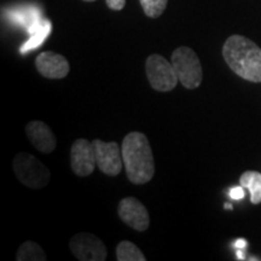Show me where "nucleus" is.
<instances>
[{
	"label": "nucleus",
	"instance_id": "f257e3e1",
	"mask_svg": "<svg viewBox=\"0 0 261 261\" xmlns=\"http://www.w3.org/2000/svg\"><path fill=\"white\" fill-rule=\"evenodd\" d=\"M123 167L127 178L137 185L146 184L155 174V161L149 139L144 133L130 132L122 140Z\"/></svg>",
	"mask_w": 261,
	"mask_h": 261
},
{
	"label": "nucleus",
	"instance_id": "f03ea898",
	"mask_svg": "<svg viewBox=\"0 0 261 261\" xmlns=\"http://www.w3.org/2000/svg\"><path fill=\"white\" fill-rule=\"evenodd\" d=\"M223 56L233 73L250 83H261V48L242 35L225 41Z\"/></svg>",
	"mask_w": 261,
	"mask_h": 261
},
{
	"label": "nucleus",
	"instance_id": "7ed1b4c3",
	"mask_svg": "<svg viewBox=\"0 0 261 261\" xmlns=\"http://www.w3.org/2000/svg\"><path fill=\"white\" fill-rule=\"evenodd\" d=\"M12 167L16 177L24 187L39 190L50 182L51 173L48 168L28 152H19L16 155Z\"/></svg>",
	"mask_w": 261,
	"mask_h": 261
},
{
	"label": "nucleus",
	"instance_id": "20e7f679",
	"mask_svg": "<svg viewBox=\"0 0 261 261\" xmlns=\"http://www.w3.org/2000/svg\"><path fill=\"white\" fill-rule=\"evenodd\" d=\"M171 62L178 75L179 83L185 89L194 90L200 86L203 71H202L201 62L192 48L187 46L178 47L173 52Z\"/></svg>",
	"mask_w": 261,
	"mask_h": 261
},
{
	"label": "nucleus",
	"instance_id": "39448f33",
	"mask_svg": "<svg viewBox=\"0 0 261 261\" xmlns=\"http://www.w3.org/2000/svg\"><path fill=\"white\" fill-rule=\"evenodd\" d=\"M145 71L151 87L159 92L172 91L178 84V75L172 62H168L160 55H151L145 63Z\"/></svg>",
	"mask_w": 261,
	"mask_h": 261
},
{
	"label": "nucleus",
	"instance_id": "423d86ee",
	"mask_svg": "<svg viewBox=\"0 0 261 261\" xmlns=\"http://www.w3.org/2000/svg\"><path fill=\"white\" fill-rule=\"evenodd\" d=\"M70 252L81 261H104L108 256L106 244L92 233L74 234L69 242Z\"/></svg>",
	"mask_w": 261,
	"mask_h": 261
},
{
	"label": "nucleus",
	"instance_id": "0eeeda50",
	"mask_svg": "<svg viewBox=\"0 0 261 261\" xmlns=\"http://www.w3.org/2000/svg\"><path fill=\"white\" fill-rule=\"evenodd\" d=\"M97 167L104 174L116 177L123 167L122 151L116 142H103L100 139L92 140Z\"/></svg>",
	"mask_w": 261,
	"mask_h": 261
},
{
	"label": "nucleus",
	"instance_id": "6e6552de",
	"mask_svg": "<svg viewBox=\"0 0 261 261\" xmlns=\"http://www.w3.org/2000/svg\"><path fill=\"white\" fill-rule=\"evenodd\" d=\"M96 166L93 143L84 138L75 140L70 149V167L75 174L79 177H87L92 174Z\"/></svg>",
	"mask_w": 261,
	"mask_h": 261
},
{
	"label": "nucleus",
	"instance_id": "1a4fd4ad",
	"mask_svg": "<svg viewBox=\"0 0 261 261\" xmlns=\"http://www.w3.org/2000/svg\"><path fill=\"white\" fill-rule=\"evenodd\" d=\"M117 214L127 226L136 231H145L150 225L148 210L136 197H126L120 201Z\"/></svg>",
	"mask_w": 261,
	"mask_h": 261
},
{
	"label": "nucleus",
	"instance_id": "9d476101",
	"mask_svg": "<svg viewBox=\"0 0 261 261\" xmlns=\"http://www.w3.org/2000/svg\"><path fill=\"white\" fill-rule=\"evenodd\" d=\"M35 67L46 79H64L69 74L70 67L67 58L52 51L41 52L35 60Z\"/></svg>",
	"mask_w": 261,
	"mask_h": 261
},
{
	"label": "nucleus",
	"instance_id": "9b49d317",
	"mask_svg": "<svg viewBox=\"0 0 261 261\" xmlns=\"http://www.w3.org/2000/svg\"><path fill=\"white\" fill-rule=\"evenodd\" d=\"M25 135L32 145L42 154H51L56 149L57 140L52 129L42 121H31L25 126Z\"/></svg>",
	"mask_w": 261,
	"mask_h": 261
},
{
	"label": "nucleus",
	"instance_id": "f8f14e48",
	"mask_svg": "<svg viewBox=\"0 0 261 261\" xmlns=\"http://www.w3.org/2000/svg\"><path fill=\"white\" fill-rule=\"evenodd\" d=\"M241 185L250 192L253 204L261 203V173L255 171L244 172L240 178Z\"/></svg>",
	"mask_w": 261,
	"mask_h": 261
},
{
	"label": "nucleus",
	"instance_id": "ddd939ff",
	"mask_svg": "<svg viewBox=\"0 0 261 261\" xmlns=\"http://www.w3.org/2000/svg\"><path fill=\"white\" fill-rule=\"evenodd\" d=\"M16 260L18 261H45L46 260V254L44 249L39 246L38 243L27 241L19 246L17 254H16Z\"/></svg>",
	"mask_w": 261,
	"mask_h": 261
},
{
	"label": "nucleus",
	"instance_id": "4468645a",
	"mask_svg": "<svg viewBox=\"0 0 261 261\" xmlns=\"http://www.w3.org/2000/svg\"><path fill=\"white\" fill-rule=\"evenodd\" d=\"M116 259L119 261H145L142 250L129 241H122L116 247Z\"/></svg>",
	"mask_w": 261,
	"mask_h": 261
},
{
	"label": "nucleus",
	"instance_id": "2eb2a0df",
	"mask_svg": "<svg viewBox=\"0 0 261 261\" xmlns=\"http://www.w3.org/2000/svg\"><path fill=\"white\" fill-rule=\"evenodd\" d=\"M50 32H51V23H50V22L42 21L41 24L39 25V27L32 33L29 40L25 42V44L22 45L21 54H25V52L34 50V48L40 46L42 42H44L45 39L47 38V35L50 34Z\"/></svg>",
	"mask_w": 261,
	"mask_h": 261
},
{
	"label": "nucleus",
	"instance_id": "dca6fc26",
	"mask_svg": "<svg viewBox=\"0 0 261 261\" xmlns=\"http://www.w3.org/2000/svg\"><path fill=\"white\" fill-rule=\"evenodd\" d=\"M145 15L150 18H158L166 10L168 0H139Z\"/></svg>",
	"mask_w": 261,
	"mask_h": 261
},
{
	"label": "nucleus",
	"instance_id": "f3484780",
	"mask_svg": "<svg viewBox=\"0 0 261 261\" xmlns=\"http://www.w3.org/2000/svg\"><path fill=\"white\" fill-rule=\"evenodd\" d=\"M108 8L115 10V11H120L125 8L126 5V0H106Z\"/></svg>",
	"mask_w": 261,
	"mask_h": 261
},
{
	"label": "nucleus",
	"instance_id": "a211bd4d",
	"mask_svg": "<svg viewBox=\"0 0 261 261\" xmlns=\"http://www.w3.org/2000/svg\"><path fill=\"white\" fill-rule=\"evenodd\" d=\"M228 195H230V197L232 198V200H242L244 197V190H243V187L241 185V187H234L230 190L228 192Z\"/></svg>",
	"mask_w": 261,
	"mask_h": 261
},
{
	"label": "nucleus",
	"instance_id": "6ab92c4d",
	"mask_svg": "<svg viewBox=\"0 0 261 261\" xmlns=\"http://www.w3.org/2000/svg\"><path fill=\"white\" fill-rule=\"evenodd\" d=\"M248 246L247 241L243 240V238H240V240H237L236 242H234V247L237 248V249H244Z\"/></svg>",
	"mask_w": 261,
	"mask_h": 261
},
{
	"label": "nucleus",
	"instance_id": "aec40b11",
	"mask_svg": "<svg viewBox=\"0 0 261 261\" xmlns=\"http://www.w3.org/2000/svg\"><path fill=\"white\" fill-rule=\"evenodd\" d=\"M236 255H237V259H240V260L246 259V256H244V253H243V249H237Z\"/></svg>",
	"mask_w": 261,
	"mask_h": 261
},
{
	"label": "nucleus",
	"instance_id": "412c9836",
	"mask_svg": "<svg viewBox=\"0 0 261 261\" xmlns=\"http://www.w3.org/2000/svg\"><path fill=\"white\" fill-rule=\"evenodd\" d=\"M225 208H228V210H231V208H232V205H231V204H225Z\"/></svg>",
	"mask_w": 261,
	"mask_h": 261
},
{
	"label": "nucleus",
	"instance_id": "4be33fe9",
	"mask_svg": "<svg viewBox=\"0 0 261 261\" xmlns=\"http://www.w3.org/2000/svg\"><path fill=\"white\" fill-rule=\"evenodd\" d=\"M84 2H87V3H90V2H94V0H84Z\"/></svg>",
	"mask_w": 261,
	"mask_h": 261
}]
</instances>
